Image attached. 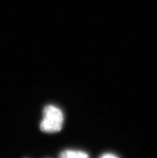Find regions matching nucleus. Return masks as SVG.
I'll use <instances>...</instances> for the list:
<instances>
[{"instance_id":"1","label":"nucleus","mask_w":157,"mask_h":158,"mask_svg":"<svg viewBox=\"0 0 157 158\" xmlns=\"http://www.w3.org/2000/svg\"><path fill=\"white\" fill-rule=\"evenodd\" d=\"M64 121V113L58 107L48 104L43 111V119L39 124L41 131L46 133H56L63 128Z\"/></svg>"},{"instance_id":"2","label":"nucleus","mask_w":157,"mask_h":158,"mask_svg":"<svg viewBox=\"0 0 157 158\" xmlns=\"http://www.w3.org/2000/svg\"><path fill=\"white\" fill-rule=\"evenodd\" d=\"M59 158H89V156L84 151L66 149L60 152Z\"/></svg>"},{"instance_id":"3","label":"nucleus","mask_w":157,"mask_h":158,"mask_svg":"<svg viewBox=\"0 0 157 158\" xmlns=\"http://www.w3.org/2000/svg\"><path fill=\"white\" fill-rule=\"evenodd\" d=\"M99 158H119V157L118 156H116V155L113 154V153L107 152V153H104V154L101 155Z\"/></svg>"}]
</instances>
